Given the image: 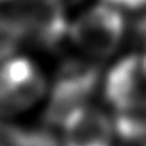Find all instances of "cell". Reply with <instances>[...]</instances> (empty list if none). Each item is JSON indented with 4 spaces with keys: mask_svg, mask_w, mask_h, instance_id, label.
Returning <instances> with one entry per match:
<instances>
[{
    "mask_svg": "<svg viewBox=\"0 0 146 146\" xmlns=\"http://www.w3.org/2000/svg\"><path fill=\"white\" fill-rule=\"evenodd\" d=\"M0 146H8V145H7V143H3L2 140H0Z\"/></svg>",
    "mask_w": 146,
    "mask_h": 146,
    "instance_id": "obj_12",
    "label": "cell"
},
{
    "mask_svg": "<svg viewBox=\"0 0 146 146\" xmlns=\"http://www.w3.org/2000/svg\"><path fill=\"white\" fill-rule=\"evenodd\" d=\"M24 39V29L14 14L0 16V63L13 57Z\"/></svg>",
    "mask_w": 146,
    "mask_h": 146,
    "instance_id": "obj_8",
    "label": "cell"
},
{
    "mask_svg": "<svg viewBox=\"0 0 146 146\" xmlns=\"http://www.w3.org/2000/svg\"><path fill=\"white\" fill-rule=\"evenodd\" d=\"M124 33V16L107 2L90 7L69 27V39L91 57H108L116 52Z\"/></svg>",
    "mask_w": 146,
    "mask_h": 146,
    "instance_id": "obj_2",
    "label": "cell"
},
{
    "mask_svg": "<svg viewBox=\"0 0 146 146\" xmlns=\"http://www.w3.org/2000/svg\"><path fill=\"white\" fill-rule=\"evenodd\" d=\"M3 2H10V0H0V3H3Z\"/></svg>",
    "mask_w": 146,
    "mask_h": 146,
    "instance_id": "obj_13",
    "label": "cell"
},
{
    "mask_svg": "<svg viewBox=\"0 0 146 146\" xmlns=\"http://www.w3.org/2000/svg\"><path fill=\"white\" fill-rule=\"evenodd\" d=\"M133 35H135V41L138 42L141 52L140 54L146 58V13L135 22L133 27Z\"/></svg>",
    "mask_w": 146,
    "mask_h": 146,
    "instance_id": "obj_9",
    "label": "cell"
},
{
    "mask_svg": "<svg viewBox=\"0 0 146 146\" xmlns=\"http://www.w3.org/2000/svg\"><path fill=\"white\" fill-rule=\"evenodd\" d=\"M50 2H54L55 5H58V7L66 10V8L74 7V5H77V3H82L83 0H50Z\"/></svg>",
    "mask_w": 146,
    "mask_h": 146,
    "instance_id": "obj_11",
    "label": "cell"
},
{
    "mask_svg": "<svg viewBox=\"0 0 146 146\" xmlns=\"http://www.w3.org/2000/svg\"><path fill=\"white\" fill-rule=\"evenodd\" d=\"M113 130L124 143H146V110L116 111L113 116Z\"/></svg>",
    "mask_w": 146,
    "mask_h": 146,
    "instance_id": "obj_7",
    "label": "cell"
},
{
    "mask_svg": "<svg viewBox=\"0 0 146 146\" xmlns=\"http://www.w3.org/2000/svg\"><path fill=\"white\" fill-rule=\"evenodd\" d=\"M47 83L30 58L13 55L0 63V118L21 115L46 94Z\"/></svg>",
    "mask_w": 146,
    "mask_h": 146,
    "instance_id": "obj_3",
    "label": "cell"
},
{
    "mask_svg": "<svg viewBox=\"0 0 146 146\" xmlns=\"http://www.w3.org/2000/svg\"><path fill=\"white\" fill-rule=\"evenodd\" d=\"M101 82V69L96 63L83 60H66L60 66L49 93L46 108L47 126L61 127L74 110L88 104Z\"/></svg>",
    "mask_w": 146,
    "mask_h": 146,
    "instance_id": "obj_1",
    "label": "cell"
},
{
    "mask_svg": "<svg viewBox=\"0 0 146 146\" xmlns=\"http://www.w3.org/2000/svg\"><path fill=\"white\" fill-rule=\"evenodd\" d=\"M105 2L116 8H127V10H140L146 7V0H105Z\"/></svg>",
    "mask_w": 146,
    "mask_h": 146,
    "instance_id": "obj_10",
    "label": "cell"
},
{
    "mask_svg": "<svg viewBox=\"0 0 146 146\" xmlns=\"http://www.w3.org/2000/svg\"><path fill=\"white\" fill-rule=\"evenodd\" d=\"M104 96L116 111L146 110V58L132 54L118 60L105 76Z\"/></svg>",
    "mask_w": 146,
    "mask_h": 146,
    "instance_id": "obj_4",
    "label": "cell"
},
{
    "mask_svg": "<svg viewBox=\"0 0 146 146\" xmlns=\"http://www.w3.org/2000/svg\"><path fill=\"white\" fill-rule=\"evenodd\" d=\"M14 16L22 25L25 39L44 49H57L69 38L71 24L64 8L50 0H25Z\"/></svg>",
    "mask_w": 146,
    "mask_h": 146,
    "instance_id": "obj_5",
    "label": "cell"
},
{
    "mask_svg": "<svg viewBox=\"0 0 146 146\" xmlns=\"http://www.w3.org/2000/svg\"><path fill=\"white\" fill-rule=\"evenodd\" d=\"M63 146H111L113 121L107 113L91 105L74 110L61 124Z\"/></svg>",
    "mask_w": 146,
    "mask_h": 146,
    "instance_id": "obj_6",
    "label": "cell"
}]
</instances>
